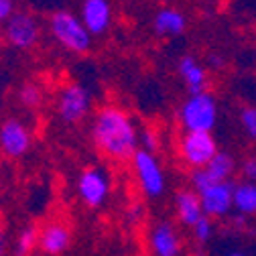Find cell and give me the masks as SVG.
Segmentation results:
<instances>
[{
	"label": "cell",
	"mask_w": 256,
	"mask_h": 256,
	"mask_svg": "<svg viewBox=\"0 0 256 256\" xmlns=\"http://www.w3.org/2000/svg\"><path fill=\"white\" fill-rule=\"evenodd\" d=\"M92 140L112 161H132L140 150V132L134 120L118 106H102L92 122Z\"/></svg>",
	"instance_id": "cell-1"
},
{
	"label": "cell",
	"mask_w": 256,
	"mask_h": 256,
	"mask_svg": "<svg viewBox=\"0 0 256 256\" xmlns=\"http://www.w3.org/2000/svg\"><path fill=\"white\" fill-rule=\"evenodd\" d=\"M177 120L185 132H212L218 124V100L210 92L194 94L179 106Z\"/></svg>",
	"instance_id": "cell-2"
},
{
	"label": "cell",
	"mask_w": 256,
	"mask_h": 256,
	"mask_svg": "<svg viewBox=\"0 0 256 256\" xmlns=\"http://www.w3.org/2000/svg\"><path fill=\"white\" fill-rule=\"evenodd\" d=\"M51 37L76 55H84L92 47V33L84 26L82 18L70 10H57L49 16Z\"/></svg>",
	"instance_id": "cell-3"
},
{
	"label": "cell",
	"mask_w": 256,
	"mask_h": 256,
	"mask_svg": "<svg viewBox=\"0 0 256 256\" xmlns=\"http://www.w3.org/2000/svg\"><path fill=\"white\" fill-rule=\"evenodd\" d=\"M179 154L191 169H204L220 152L212 132H183L177 142Z\"/></svg>",
	"instance_id": "cell-4"
},
{
	"label": "cell",
	"mask_w": 256,
	"mask_h": 256,
	"mask_svg": "<svg viewBox=\"0 0 256 256\" xmlns=\"http://www.w3.org/2000/svg\"><path fill=\"white\" fill-rule=\"evenodd\" d=\"M92 110V94L86 86L72 82L63 86L57 96V114L63 122L76 124L82 122Z\"/></svg>",
	"instance_id": "cell-5"
},
{
	"label": "cell",
	"mask_w": 256,
	"mask_h": 256,
	"mask_svg": "<svg viewBox=\"0 0 256 256\" xmlns=\"http://www.w3.org/2000/svg\"><path fill=\"white\" fill-rule=\"evenodd\" d=\"M132 167H134V173H136L142 194L148 200H156L165 194V189H167L165 173H163L161 165H158L156 156L152 152H146L140 148L132 158Z\"/></svg>",
	"instance_id": "cell-6"
},
{
	"label": "cell",
	"mask_w": 256,
	"mask_h": 256,
	"mask_svg": "<svg viewBox=\"0 0 256 256\" xmlns=\"http://www.w3.org/2000/svg\"><path fill=\"white\" fill-rule=\"evenodd\" d=\"M41 37V28H39V22L37 18L26 12V10H18L14 12L6 22H4V39L20 49V51H26V49H33L37 45Z\"/></svg>",
	"instance_id": "cell-7"
},
{
	"label": "cell",
	"mask_w": 256,
	"mask_h": 256,
	"mask_svg": "<svg viewBox=\"0 0 256 256\" xmlns=\"http://www.w3.org/2000/svg\"><path fill=\"white\" fill-rule=\"evenodd\" d=\"M78 194L88 208H100L110 194L108 175L98 167H90L82 171V175L78 177Z\"/></svg>",
	"instance_id": "cell-8"
},
{
	"label": "cell",
	"mask_w": 256,
	"mask_h": 256,
	"mask_svg": "<svg viewBox=\"0 0 256 256\" xmlns=\"http://www.w3.org/2000/svg\"><path fill=\"white\" fill-rule=\"evenodd\" d=\"M28 148H30V132L20 120L8 118L0 124V150L6 156L18 158L26 154Z\"/></svg>",
	"instance_id": "cell-9"
},
{
	"label": "cell",
	"mask_w": 256,
	"mask_h": 256,
	"mask_svg": "<svg viewBox=\"0 0 256 256\" xmlns=\"http://www.w3.org/2000/svg\"><path fill=\"white\" fill-rule=\"evenodd\" d=\"M234 187L236 185L232 181H222V183H216L210 189H206L204 194H200L204 214L208 218L228 216L234 210Z\"/></svg>",
	"instance_id": "cell-10"
},
{
	"label": "cell",
	"mask_w": 256,
	"mask_h": 256,
	"mask_svg": "<svg viewBox=\"0 0 256 256\" xmlns=\"http://www.w3.org/2000/svg\"><path fill=\"white\" fill-rule=\"evenodd\" d=\"M80 18L84 26L94 35H104L112 22L110 0H84L80 6Z\"/></svg>",
	"instance_id": "cell-11"
},
{
	"label": "cell",
	"mask_w": 256,
	"mask_h": 256,
	"mask_svg": "<svg viewBox=\"0 0 256 256\" xmlns=\"http://www.w3.org/2000/svg\"><path fill=\"white\" fill-rule=\"evenodd\" d=\"M148 244L154 256H177L181 240L171 222H158L150 230Z\"/></svg>",
	"instance_id": "cell-12"
},
{
	"label": "cell",
	"mask_w": 256,
	"mask_h": 256,
	"mask_svg": "<svg viewBox=\"0 0 256 256\" xmlns=\"http://www.w3.org/2000/svg\"><path fill=\"white\" fill-rule=\"evenodd\" d=\"M175 216L183 226H189V228H194L206 216L204 206H202V198H200L198 191H194V189L177 191L175 194Z\"/></svg>",
	"instance_id": "cell-13"
},
{
	"label": "cell",
	"mask_w": 256,
	"mask_h": 256,
	"mask_svg": "<svg viewBox=\"0 0 256 256\" xmlns=\"http://www.w3.org/2000/svg\"><path fill=\"white\" fill-rule=\"evenodd\" d=\"M70 246H72V230L61 222L47 224L39 234V248L49 256L63 254Z\"/></svg>",
	"instance_id": "cell-14"
},
{
	"label": "cell",
	"mask_w": 256,
	"mask_h": 256,
	"mask_svg": "<svg viewBox=\"0 0 256 256\" xmlns=\"http://www.w3.org/2000/svg\"><path fill=\"white\" fill-rule=\"evenodd\" d=\"M177 74L183 80L189 96L194 94H202L206 92V84H208V74L206 68L194 57V55H183L177 61Z\"/></svg>",
	"instance_id": "cell-15"
},
{
	"label": "cell",
	"mask_w": 256,
	"mask_h": 256,
	"mask_svg": "<svg viewBox=\"0 0 256 256\" xmlns=\"http://www.w3.org/2000/svg\"><path fill=\"white\" fill-rule=\"evenodd\" d=\"M152 28L158 37H179L187 28V16L177 8H161L152 18Z\"/></svg>",
	"instance_id": "cell-16"
},
{
	"label": "cell",
	"mask_w": 256,
	"mask_h": 256,
	"mask_svg": "<svg viewBox=\"0 0 256 256\" xmlns=\"http://www.w3.org/2000/svg\"><path fill=\"white\" fill-rule=\"evenodd\" d=\"M208 171V175L212 177L214 183H222V181H232V175L236 171V158L230 152L220 150L208 167H204Z\"/></svg>",
	"instance_id": "cell-17"
},
{
	"label": "cell",
	"mask_w": 256,
	"mask_h": 256,
	"mask_svg": "<svg viewBox=\"0 0 256 256\" xmlns=\"http://www.w3.org/2000/svg\"><path fill=\"white\" fill-rule=\"evenodd\" d=\"M234 210L244 218L256 214V183L242 181L234 187Z\"/></svg>",
	"instance_id": "cell-18"
},
{
	"label": "cell",
	"mask_w": 256,
	"mask_h": 256,
	"mask_svg": "<svg viewBox=\"0 0 256 256\" xmlns=\"http://www.w3.org/2000/svg\"><path fill=\"white\" fill-rule=\"evenodd\" d=\"M39 230L35 226H26L18 238H16V244H14V250H12V256H28L30 252L35 250V246H39Z\"/></svg>",
	"instance_id": "cell-19"
},
{
	"label": "cell",
	"mask_w": 256,
	"mask_h": 256,
	"mask_svg": "<svg viewBox=\"0 0 256 256\" xmlns=\"http://www.w3.org/2000/svg\"><path fill=\"white\" fill-rule=\"evenodd\" d=\"M18 100H20V104L24 106V108H39L41 106V102H43V94H41V90H39V86H35V84H24L22 88H20V92H18Z\"/></svg>",
	"instance_id": "cell-20"
},
{
	"label": "cell",
	"mask_w": 256,
	"mask_h": 256,
	"mask_svg": "<svg viewBox=\"0 0 256 256\" xmlns=\"http://www.w3.org/2000/svg\"><path fill=\"white\" fill-rule=\"evenodd\" d=\"M240 124L244 128V132L256 140V106H244L240 110Z\"/></svg>",
	"instance_id": "cell-21"
},
{
	"label": "cell",
	"mask_w": 256,
	"mask_h": 256,
	"mask_svg": "<svg viewBox=\"0 0 256 256\" xmlns=\"http://www.w3.org/2000/svg\"><path fill=\"white\" fill-rule=\"evenodd\" d=\"M194 236H196V240L198 242H208L210 238H212V234H214V226H212V218H208V216H204L194 228Z\"/></svg>",
	"instance_id": "cell-22"
},
{
	"label": "cell",
	"mask_w": 256,
	"mask_h": 256,
	"mask_svg": "<svg viewBox=\"0 0 256 256\" xmlns=\"http://www.w3.org/2000/svg\"><path fill=\"white\" fill-rule=\"evenodd\" d=\"M140 148L146 150V152H152L158 148V138H156V132L150 130V128H142L140 130Z\"/></svg>",
	"instance_id": "cell-23"
},
{
	"label": "cell",
	"mask_w": 256,
	"mask_h": 256,
	"mask_svg": "<svg viewBox=\"0 0 256 256\" xmlns=\"http://www.w3.org/2000/svg\"><path fill=\"white\" fill-rule=\"evenodd\" d=\"M240 171H242L244 181L256 183V156H246L240 165Z\"/></svg>",
	"instance_id": "cell-24"
},
{
	"label": "cell",
	"mask_w": 256,
	"mask_h": 256,
	"mask_svg": "<svg viewBox=\"0 0 256 256\" xmlns=\"http://www.w3.org/2000/svg\"><path fill=\"white\" fill-rule=\"evenodd\" d=\"M14 14L12 0H0V22H6Z\"/></svg>",
	"instance_id": "cell-25"
},
{
	"label": "cell",
	"mask_w": 256,
	"mask_h": 256,
	"mask_svg": "<svg viewBox=\"0 0 256 256\" xmlns=\"http://www.w3.org/2000/svg\"><path fill=\"white\" fill-rule=\"evenodd\" d=\"M208 66H210L212 70H222V68H224V59H222V55H218V53H210V55H208Z\"/></svg>",
	"instance_id": "cell-26"
},
{
	"label": "cell",
	"mask_w": 256,
	"mask_h": 256,
	"mask_svg": "<svg viewBox=\"0 0 256 256\" xmlns=\"http://www.w3.org/2000/svg\"><path fill=\"white\" fill-rule=\"evenodd\" d=\"M142 218V206L140 204H134L130 210H128V220L130 222H138Z\"/></svg>",
	"instance_id": "cell-27"
},
{
	"label": "cell",
	"mask_w": 256,
	"mask_h": 256,
	"mask_svg": "<svg viewBox=\"0 0 256 256\" xmlns=\"http://www.w3.org/2000/svg\"><path fill=\"white\" fill-rule=\"evenodd\" d=\"M6 248H8V244H6V236H4L2 230H0V256H6Z\"/></svg>",
	"instance_id": "cell-28"
},
{
	"label": "cell",
	"mask_w": 256,
	"mask_h": 256,
	"mask_svg": "<svg viewBox=\"0 0 256 256\" xmlns=\"http://www.w3.org/2000/svg\"><path fill=\"white\" fill-rule=\"evenodd\" d=\"M228 256H242V254H238V252H232V254H228Z\"/></svg>",
	"instance_id": "cell-29"
}]
</instances>
